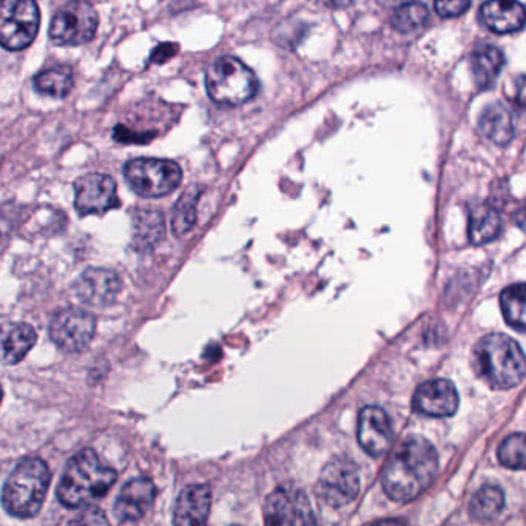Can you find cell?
<instances>
[{"label": "cell", "mask_w": 526, "mask_h": 526, "mask_svg": "<svg viewBox=\"0 0 526 526\" xmlns=\"http://www.w3.org/2000/svg\"><path fill=\"white\" fill-rule=\"evenodd\" d=\"M439 473V456L433 444L412 435L392 452L381 475V485L395 502H410L433 485Z\"/></svg>", "instance_id": "obj_1"}, {"label": "cell", "mask_w": 526, "mask_h": 526, "mask_svg": "<svg viewBox=\"0 0 526 526\" xmlns=\"http://www.w3.org/2000/svg\"><path fill=\"white\" fill-rule=\"evenodd\" d=\"M116 479V471L100 462L93 450H84L65 465L56 498L65 508H83L106 498Z\"/></svg>", "instance_id": "obj_2"}, {"label": "cell", "mask_w": 526, "mask_h": 526, "mask_svg": "<svg viewBox=\"0 0 526 526\" xmlns=\"http://www.w3.org/2000/svg\"><path fill=\"white\" fill-rule=\"evenodd\" d=\"M474 371L492 389H511L526 374V357L517 341L505 333H491L474 347Z\"/></svg>", "instance_id": "obj_3"}, {"label": "cell", "mask_w": 526, "mask_h": 526, "mask_svg": "<svg viewBox=\"0 0 526 526\" xmlns=\"http://www.w3.org/2000/svg\"><path fill=\"white\" fill-rule=\"evenodd\" d=\"M52 474L47 463L28 457L16 465L8 475L2 492V503L8 514L19 519H29L39 514L47 498Z\"/></svg>", "instance_id": "obj_4"}, {"label": "cell", "mask_w": 526, "mask_h": 526, "mask_svg": "<svg viewBox=\"0 0 526 526\" xmlns=\"http://www.w3.org/2000/svg\"><path fill=\"white\" fill-rule=\"evenodd\" d=\"M259 83L255 73L234 56L217 59L205 71V90L215 104L236 107L253 100Z\"/></svg>", "instance_id": "obj_5"}, {"label": "cell", "mask_w": 526, "mask_h": 526, "mask_svg": "<svg viewBox=\"0 0 526 526\" xmlns=\"http://www.w3.org/2000/svg\"><path fill=\"white\" fill-rule=\"evenodd\" d=\"M124 175L132 190L144 198L171 194L182 181L181 167L170 159H133L125 165Z\"/></svg>", "instance_id": "obj_6"}, {"label": "cell", "mask_w": 526, "mask_h": 526, "mask_svg": "<svg viewBox=\"0 0 526 526\" xmlns=\"http://www.w3.org/2000/svg\"><path fill=\"white\" fill-rule=\"evenodd\" d=\"M41 12L35 0H2L0 44L8 52L29 47L37 36Z\"/></svg>", "instance_id": "obj_7"}, {"label": "cell", "mask_w": 526, "mask_h": 526, "mask_svg": "<svg viewBox=\"0 0 526 526\" xmlns=\"http://www.w3.org/2000/svg\"><path fill=\"white\" fill-rule=\"evenodd\" d=\"M100 25L94 6L83 0H73L54 14L48 36L54 45L75 47L93 39Z\"/></svg>", "instance_id": "obj_8"}, {"label": "cell", "mask_w": 526, "mask_h": 526, "mask_svg": "<svg viewBox=\"0 0 526 526\" xmlns=\"http://www.w3.org/2000/svg\"><path fill=\"white\" fill-rule=\"evenodd\" d=\"M360 492V474L347 457H335L324 466L316 485V496L332 508L354 502Z\"/></svg>", "instance_id": "obj_9"}, {"label": "cell", "mask_w": 526, "mask_h": 526, "mask_svg": "<svg viewBox=\"0 0 526 526\" xmlns=\"http://www.w3.org/2000/svg\"><path fill=\"white\" fill-rule=\"evenodd\" d=\"M50 339L59 349L71 354L84 351L96 332V320L92 314L77 307L59 310L50 323Z\"/></svg>", "instance_id": "obj_10"}, {"label": "cell", "mask_w": 526, "mask_h": 526, "mask_svg": "<svg viewBox=\"0 0 526 526\" xmlns=\"http://www.w3.org/2000/svg\"><path fill=\"white\" fill-rule=\"evenodd\" d=\"M267 525H312L316 519L309 498L297 488H278L264 505Z\"/></svg>", "instance_id": "obj_11"}, {"label": "cell", "mask_w": 526, "mask_h": 526, "mask_svg": "<svg viewBox=\"0 0 526 526\" xmlns=\"http://www.w3.org/2000/svg\"><path fill=\"white\" fill-rule=\"evenodd\" d=\"M117 204L116 182L111 176L88 173L75 182V207L79 215H104Z\"/></svg>", "instance_id": "obj_12"}, {"label": "cell", "mask_w": 526, "mask_h": 526, "mask_svg": "<svg viewBox=\"0 0 526 526\" xmlns=\"http://www.w3.org/2000/svg\"><path fill=\"white\" fill-rule=\"evenodd\" d=\"M123 289L116 272L100 267H92L79 276L75 284L77 299L92 307H106L111 305Z\"/></svg>", "instance_id": "obj_13"}, {"label": "cell", "mask_w": 526, "mask_h": 526, "mask_svg": "<svg viewBox=\"0 0 526 526\" xmlns=\"http://www.w3.org/2000/svg\"><path fill=\"white\" fill-rule=\"evenodd\" d=\"M394 440V429L387 412L377 406H366L358 416V442L369 456L387 454Z\"/></svg>", "instance_id": "obj_14"}, {"label": "cell", "mask_w": 526, "mask_h": 526, "mask_svg": "<svg viewBox=\"0 0 526 526\" xmlns=\"http://www.w3.org/2000/svg\"><path fill=\"white\" fill-rule=\"evenodd\" d=\"M156 496L153 482L146 477L130 480L115 502V517L119 523L139 522L150 511Z\"/></svg>", "instance_id": "obj_15"}, {"label": "cell", "mask_w": 526, "mask_h": 526, "mask_svg": "<svg viewBox=\"0 0 526 526\" xmlns=\"http://www.w3.org/2000/svg\"><path fill=\"white\" fill-rule=\"evenodd\" d=\"M414 410L429 417H450L458 408V394L450 381L431 380L417 387Z\"/></svg>", "instance_id": "obj_16"}, {"label": "cell", "mask_w": 526, "mask_h": 526, "mask_svg": "<svg viewBox=\"0 0 526 526\" xmlns=\"http://www.w3.org/2000/svg\"><path fill=\"white\" fill-rule=\"evenodd\" d=\"M480 19L496 35H509L523 28L526 8L517 0H488L480 8Z\"/></svg>", "instance_id": "obj_17"}, {"label": "cell", "mask_w": 526, "mask_h": 526, "mask_svg": "<svg viewBox=\"0 0 526 526\" xmlns=\"http://www.w3.org/2000/svg\"><path fill=\"white\" fill-rule=\"evenodd\" d=\"M209 486L190 485L179 494L173 511L175 525H204L211 514Z\"/></svg>", "instance_id": "obj_18"}, {"label": "cell", "mask_w": 526, "mask_h": 526, "mask_svg": "<svg viewBox=\"0 0 526 526\" xmlns=\"http://www.w3.org/2000/svg\"><path fill=\"white\" fill-rule=\"evenodd\" d=\"M479 130L486 139L505 146L514 136V123L506 107L494 102L486 107L479 119Z\"/></svg>", "instance_id": "obj_19"}, {"label": "cell", "mask_w": 526, "mask_h": 526, "mask_svg": "<svg viewBox=\"0 0 526 526\" xmlns=\"http://www.w3.org/2000/svg\"><path fill=\"white\" fill-rule=\"evenodd\" d=\"M503 65H505V56L498 48L483 47L475 50L469 60L471 75L475 85L480 90L491 88L498 81Z\"/></svg>", "instance_id": "obj_20"}, {"label": "cell", "mask_w": 526, "mask_h": 526, "mask_svg": "<svg viewBox=\"0 0 526 526\" xmlns=\"http://www.w3.org/2000/svg\"><path fill=\"white\" fill-rule=\"evenodd\" d=\"M502 230L500 211L491 204H480L471 211L468 235L473 244H486L498 238Z\"/></svg>", "instance_id": "obj_21"}, {"label": "cell", "mask_w": 526, "mask_h": 526, "mask_svg": "<svg viewBox=\"0 0 526 526\" xmlns=\"http://www.w3.org/2000/svg\"><path fill=\"white\" fill-rule=\"evenodd\" d=\"M164 236V218L155 211H138L133 218V243L139 251H150Z\"/></svg>", "instance_id": "obj_22"}, {"label": "cell", "mask_w": 526, "mask_h": 526, "mask_svg": "<svg viewBox=\"0 0 526 526\" xmlns=\"http://www.w3.org/2000/svg\"><path fill=\"white\" fill-rule=\"evenodd\" d=\"M35 343V329L25 323L12 324L4 333V343H2L4 362L6 364H16L20 360H24Z\"/></svg>", "instance_id": "obj_23"}, {"label": "cell", "mask_w": 526, "mask_h": 526, "mask_svg": "<svg viewBox=\"0 0 526 526\" xmlns=\"http://www.w3.org/2000/svg\"><path fill=\"white\" fill-rule=\"evenodd\" d=\"M35 88L44 96H50L54 100H64L73 88V73L68 67H53L36 75Z\"/></svg>", "instance_id": "obj_24"}, {"label": "cell", "mask_w": 526, "mask_h": 526, "mask_svg": "<svg viewBox=\"0 0 526 526\" xmlns=\"http://www.w3.org/2000/svg\"><path fill=\"white\" fill-rule=\"evenodd\" d=\"M505 506L503 491L496 485H485L480 488L469 503V514L479 522H490L502 513Z\"/></svg>", "instance_id": "obj_25"}, {"label": "cell", "mask_w": 526, "mask_h": 526, "mask_svg": "<svg viewBox=\"0 0 526 526\" xmlns=\"http://www.w3.org/2000/svg\"><path fill=\"white\" fill-rule=\"evenodd\" d=\"M500 307L509 326L526 332V284H514L503 291Z\"/></svg>", "instance_id": "obj_26"}, {"label": "cell", "mask_w": 526, "mask_h": 526, "mask_svg": "<svg viewBox=\"0 0 526 526\" xmlns=\"http://www.w3.org/2000/svg\"><path fill=\"white\" fill-rule=\"evenodd\" d=\"M201 188L198 186H192L181 198L178 199L171 219V228L178 236L187 234L190 228L194 227L196 222V205H198Z\"/></svg>", "instance_id": "obj_27"}, {"label": "cell", "mask_w": 526, "mask_h": 526, "mask_svg": "<svg viewBox=\"0 0 526 526\" xmlns=\"http://www.w3.org/2000/svg\"><path fill=\"white\" fill-rule=\"evenodd\" d=\"M498 457L505 468L526 469V434H513L503 440Z\"/></svg>", "instance_id": "obj_28"}, {"label": "cell", "mask_w": 526, "mask_h": 526, "mask_svg": "<svg viewBox=\"0 0 526 526\" xmlns=\"http://www.w3.org/2000/svg\"><path fill=\"white\" fill-rule=\"evenodd\" d=\"M427 20V8L420 2H410L400 6L392 16L394 28L402 33H412L425 25Z\"/></svg>", "instance_id": "obj_29"}, {"label": "cell", "mask_w": 526, "mask_h": 526, "mask_svg": "<svg viewBox=\"0 0 526 526\" xmlns=\"http://www.w3.org/2000/svg\"><path fill=\"white\" fill-rule=\"evenodd\" d=\"M471 2L473 0H434V6L442 18H457L468 12Z\"/></svg>", "instance_id": "obj_30"}, {"label": "cell", "mask_w": 526, "mask_h": 526, "mask_svg": "<svg viewBox=\"0 0 526 526\" xmlns=\"http://www.w3.org/2000/svg\"><path fill=\"white\" fill-rule=\"evenodd\" d=\"M73 523H93V525H100V523H108L104 513L98 508H88V511H84L79 514V519L73 521Z\"/></svg>", "instance_id": "obj_31"}, {"label": "cell", "mask_w": 526, "mask_h": 526, "mask_svg": "<svg viewBox=\"0 0 526 526\" xmlns=\"http://www.w3.org/2000/svg\"><path fill=\"white\" fill-rule=\"evenodd\" d=\"M176 45H171V44H165V45H161V47L156 48L152 54V62H165L167 59L171 58L173 54L176 53Z\"/></svg>", "instance_id": "obj_32"}, {"label": "cell", "mask_w": 526, "mask_h": 526, "mask_svg": "<svg viewBox=\"0 0 526 526\" xmlns=\"http://www.w3.org/2000/svg\"><path fill=\"white\" fill-rule=\"evenodd\" d=\"M514 100L521 107H526V76L517 79L515 83Z\"/></svg>", "instance_id": "obj_33"}, {"label": "cell", "mask_w": 526, "mask_h": 526, "mask_svg": "<svg viewBox=\"0 0 526 526\" xmlns=\"http://www.w3.org/2000/svg\"><path fill=\"white\" fill-rule=\"evenodd\" d=\"M515 221H517V226H519V227L526 230V205L523 207V209H522L521 211H519V213H517Z\"/></svg>", "instance_id": "obj_34"}, {"label": "cell", "mask_w": 526, "mask_h": 526, "mask_svg": "<svg viewBox=\"0 0 526 526\" xmlns=\"http://www.w3.org/2000/svg\"><path fill=\"white\" fill-rule=\"evenodd\" d=\"M354 0H326V4L331 6H346L352 4Z\"/></svg>", "instance_id": "obj_35"}]
</instances>
